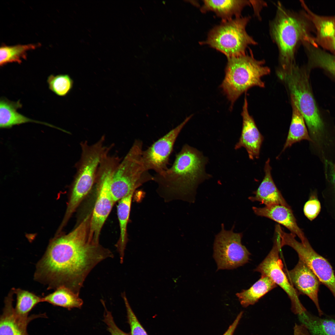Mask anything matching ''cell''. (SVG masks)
I'll return each instance as SVG.
<instances>
[{"label": "cell", "mask_w": 335, "mask_h": 335, "mask_svg": "<svg viewBox=\"0 0 335 335\" xmlns=\"http://www.w3.org/2000/svg\"><path fill=\"white\" fill-rule=\"evenodd\" d=\"M250 2L251 5L252 6L255 10V14L258 17L260 16L259 13L260 11L259 10H261L263 7L266 5V3L263 2H256V1H250Z\"/></svg>", "instance_id": "37"}, {"label": "cell", "mask_w": 335, "mask_h": 335, "mask_svg": "<svg viewBox=\"0 0 335 335\" xmlns=\"http://www.w3.org/2000/svg\"><path fill=\"white\" fill-rule=\"evenodd\" d=\"M298 315L312 335H335V315L324 313L320 317L306 310Z\"/></svg>", "instance_id": "22"}, {"label": "cell", "mask_w": 335, "mask_h": 335, "mask_svg": "<svg viewBox=\"0 0 335 335\" xmlns=\"http://www.w3.org/2000/svg\"><path fill=\"white\" fill-rule=\"evenodd\" d=\"M333 166L334 169V170L335 171V165H334V164H333Z\"/></svg>", "instance_id": "38"}, {"label": "cell", "mask_w": 335, "mask_h": 335, "mask_svg": "<svg viewBox=\"0 0 335 335\" xmlns=\"http://www.w3.org/2000/svg\"><path fill=\"white\" fill-rule=\"evenodd\" d=\"M203 4L200 10L204 13L211 11L221 17L222 21L232 19L233 16L240 17L243 8L251 5L250 1L248 0H203Z\"/></svg>", "instance_id": "21"}, {"label": "cell", "mask_w": 335, "mask_h": 335, "mask_svg": "<svg viewBox=\"0 0 335 335\" xmlns=\"http://www.w3.org/2000/svg\"><path fill=\"white\" fill-rule=\"evenodd\" d=\"M38 44L18 45L12 46H3L0 49V65L10 63L20 64L22 59L26 58L27 52L35 49Z\"/></svg>", "instance_id": "29"}, {"label": "cell", "mask_w": 335, "mask_h": 335, "mask_svg": "<svg viewBox=\"0 0 335 335\" xmlns=\"http://www.w3.org/2000/svg\"><path fill=\"white\" fill-rule=\"evenodd\" d=\"M193 115L154 143L142 153V160L145 169L152 170L160 174L168 169L169 157L175 142L184 127Z\"/></svg>", "instance_id": "13"}, {"label": "cell", "mask_w": 335, "mask_h": 335, "mask_svg": "<svg viewBox=\"0 0 335 335\" xmlns=\"http://www.w3.org/2000/svg\"><path fill=\"white\" fill-rule=\"evenodd\" d=\"M330 166V182L331 185V190L328 192L322 193V197L324 201L329 206L335 208V171L333 164L329 163Z\"/></svg>", "instance_id": "34"}, {"label": "cell", "mask_w": 335, "mask_h": 335, "mask_svg": "<svg viewBox=\"0 0 335 335\" xmlns=\"http://www.w3.org/2000/svg\"><path fill=\"white\" fill-rule=\"evenodd\" d=\"M243 312L241 311L237 315L233 322L230 325L227 329L223 335H233L234 331L243 316Z\"/></svg>", "instance_id": "35"}, {"label": "cell", "mask_w": 335, "mask_h": 335, "mask_svg": "<svg viewBox=\"0 0 335 335\" xmlns=\"http://www.w3.org/2000/svg\"><path fill=\"white\" fill-rule=\"evenodd\" d=\"M252 208L257 215L268 218L286 227L291 233L298 236L301 241L307 239L298 226L291 208L280 205H273L263 208L253 207Z\"/></svg>", "instance_id": "18"}, {"label": "cell", "mask_w": 335, "mask_h": 335, "mask_svg": "<svg viewBox=\"0 0 335 335\" xmlns=\"http://www.w3.org/2000/svg\"><path fill=\"white\" fill-rule=\"evenodd\" d=\"M22 107L20 100L13 101L5 98L0 100V127L10 128L14 125L29 122L44 124L61 130V129L47 123L30 119L19 113L17 110Z\"/></svg>", "instance_id": "20"}, {"label": "cell", "mask_w": 335, "mask_h": 335, "mask_svg": "<svg viewBox=\"0 0 335 335\" xmlns=\"http://www.w3.org/2000/svg\"><path fill=\"white\" fill-rule=\"evenodd\" d=\"M250 19L249 16L240 17L222 21L211 30L206 41L201 44L208 45L227 58L245 54L248 45L257 44L246 31Z\"/></svg>", "instance_id": "8"}, {"label": "cell", "mask_w": 335, "mask_h": 335, "mask_svg": "<svg viewBox=\"0 0 335 335\" xmlns=\"http://www.w3.org/2000/svg\"><path fill=\"white\" fill-rule=\"evenodd\" d=\"M293 335H312L308 329L302 325H297L293 327Z\"/></svg>", "instance_id": "36"}, {"label": "cell", "mask_w": 335, "mask_h": 335, "mask_svg": "<svg viewBox=\"0 0 335 335\" xmlns=\"http://www.w3.org/2000/svg\"><path fill=\"white\" fill-rule=\"evenodd\" d=\"M290 100L292 110L291 121L282 151L294 143L303 140L312 141L309 135L303 115L294 102Z\"/></svg>", "instance_id": "24"}, {"label": "cell", "mask_w": 335, "mask_h": 335, "mask_svg": "<svg viewBox=\"0 0 335 335\" xmlns=\"http://www.w3.org/2000/svg\"><path fill=\"white\" fill-rule=\"evenodd\" d=\"M13 288L16 296L15 311L20 317H28L32 309L38 303L43 302L42 297L32 293L20 288Z\"/></svg>", "instance_id": "28"}, {"label": "cell", "mask_w": 335, "mask_h": 335, "mask_svg": "<svg viewBox=\"0 0 335 335\" xmlns=\"http://www.w3.org/2000/svg\"><path fill=\"white\" fill-rule=\"evenodd\" d=\"M250 54L228 58L225 75L220 87L231 102L230 109L238 98L253 87L263 88L262 78L269 74L270 68L264 60H257Z\"/></svg>", "instance_id": "5"}, {"label": "cell", "mask_w": 335, "mask_h": 335, "mask_svg": "<svg viewBox=\"0 0 335 335\" xmlns=\"http://www.w3.org/2000/svg\"><path fill=\"white\" fill-rule=\"evenodd\" d=\"M272 248L267 256L255 269L261 275L269 277L287 294L291 304L292 312L297 315L307 310L301 303L299 293L288 280L283 270V264L279 257L281 248L280 239L275 232Z\"/></svg>", "instance_id": "12"}, {"label": "cell", "mask_w": 335, "mask_h": 335, "mask_svg": "<svg viewBox=\"0 0 335 335\" xmlns=\"http://www.w3.org/2000/svg\"><path fill=\"white\" fill-rule=\"evenodd\" d=\"M12 288L5 298L4 306L0 316V335H29L27 332V326L32 320L38 318H45V314L32 315L27 318L18 315L13 306Z\"/></svg>", "instance_id": "16"}, {"label": "cell", "mask_w": 335, "mask_h": 335, "mask_svg": "<svg viewBox=\"0 0 335 335\" xmlns=\"http://www.w3.org/2000/svg\"><path fill=\"white\" fill-rule=\"evenodd\" d=\"M303 9L302 12L310 21L316 30L315 41L324 49L335 55V16H325L312 12L303 1H300Z\"/></svg>", "instance_id": "17"}, {"label": "cell", "mask_w": 335, "mask_h": 335, "mask_svg": "<svg viewBox=\"0 0 335 335\" xmlns=\"http://www.w3.org/2000/svg\"><path fill=\"white\" fill-rule=\"evenodd\" d=\"M292 233L284 231L280 234L282 247L288 245L297 253L302 260L317 277L320 283L326 286L335 298V275L331 265L325 258L313 249L307 239L299 242Z\"/></svg>", "instance_id": "11"}, {"label": "cell", "mask_w": 335, "mask_h": 335, "mask_svg": "<svg viewBox=\"0 0 335 335\" xmlns=\"http://www.w3.org/2000/svg\"><path fill=\"white\" fill-rule=\"evenodd\" d=\"M321 210V203L317 192L314 191L311 193L309 199L304 205V214L310 221H312L317 217Z\"/></svg>", "instance_id": "32"}, {"label": "cell", "mask_w": 335, "mask_h": 335, "mask_svg": "<svg viewBox=\"0 0 335 335\" xmlns=\"http://www.w3.org/2000/svg\"><path fill=\"white\" fill-rule=\"evenodd\" d=\"M226 230L221 225V231L215 236L213 246V257L217 270L232 269L248 263L251 254L241 243L242 233Z\"/></svg>", "instance_id": "10"}, {"label": "cell", "mask_w": 335, "mask_h": 335, "mask_svg": "<svg viewBox=\"0 0 335 335\" xmlns=\"http://www.w3.org/2000/svg\"><path fill=\"white\" fill-rule=\"evenodd\" d=\"M277 7L270 31L278 48L279 67L284 68L296 63L295 53L300 44L307 42L317 44L310 34L312 23L302 12L298 13L288 10L280 2Z\"/></svg>", "instance_id": "3"}, {"label": "cell", "mask_w": 335, "mask_h": 335, "mask_svg": "<svg viewBox=\"0 0 335 335\" xmlns=\"http://www.w3.org/2000/svg\"><path fill=\"white\" fill-rule=\"evenodd\" d=\"M119 163L117 157L106 155L102 159L98 169L96 181L97 195L91 214L88 234L89 241L95 244H99L101 230L115 203L111 194L110 185Z\"/></svg>", "instance_id": "9"}, {"label": "cell", "mask_w": 335, "mask_h": 335, "mask_svg": "<svg viewBox=\"0 0 335 335\" xmlns=\"http://www.w3.org/2000/svg\"><path fill=\"white\" fill-rule=\"evenodd\" d=\"M206 162L200 152L185 145L172 166L154 176L159 193L166 201L176 199L193 201L198 185L209 176L205 171Z\"/></svg>", "instance_id": "2"}, {"label": "cell", "mask_w": 335, "mask_h": 335, "mask_svg": "<svg viewBox=\"0 0 335 335\" xmlns=\"http://www.w3.org/2000/svg\"><path fill=\"white\" fill-rule=\"evenodd\" d=\"M277 285L268 276L261 275L260 278L250 288L236 294L241 306L246 308L257 302Z\"/></svg>", "instance_id": "23"}, {"label": "cell", "mask_w": 335, "mask_h": 335, "mask_svg": "<svg viewBox=\"0 0 335 335\" xmlns=\"http://www.w3.org/2000/svg\"><path fill=\"white\" fill-rule=\"evenodd\" d=\"M269 158L266 161L264 168L265 176L257 190L254 192V196L249 197L252 201H258L266 206L280 205L291 208L277 188L273 179L271 168Z\"/></svg>", "instance_id": "19"}, {"label": "cell", "mask_w": 335, "mask_h": 335, "mask_svg": "<svg viewBox=\"0 0 335 335\" xmlns=\"http://www.w3.org/2000/svg\"><path fill=\"white\" fill-rule=\"evenodd\" d=\"M142 145L141 141L136 140L114 173L110 190L115 202L134 193L143 184L154 180L142 162Z\"/></svg>", "instance_id": "7"}, {"label": "cell", "mask_w": 335, "mask_h": 335, "mask_svg": "<svg viewBox=\"0 0 335 335\" xmlns=\"http://www.w3.org/2000/svg\"><path fill=\"white\" fill-rule=\"evenodd\" d=\"M133 193H132L119 200L117 206L120 236L116 246L119 254L121 263L123 262L125 250L127 242V226Z\"/></svg>", "instance_id": "25"}, {"label": "cell", "mask_w": 335, "mask_h": 335, "mask_svg": "<svg viewBox=\"0 0 335 335\" xmlns=\"http://www.w3.org/2000/svg\"><path fill=\"white\" fill-rule=\"evenodd\" d=\"M334 50L335 51V42L334 43Z\"/></svg>", "instance_id": "39"}, {"label": "cell", "mask_w": 335, "mask_h": 335, "mask_svg": "<svg viewBox=\"0 0 335 335\" xmlns=\"http://www.w3.org/2000/svg\"><path fill=\"white\" fill-rule=\"evenodd\" d=\"M248 105L245 95L241 113L243 118L242 132L234 149L237 150L244 147L249 159L253 160L259 157L264 137L257 128L253 118L249 113Z\"/></svg>", "instance_id": "15"}, {"label": "cell", "mask_w": 335, "mask_h": 335, "mask_svg": "<svg viewBox=\"0 0 335 335\" xmlns=\"http://www.w3.org/2000/svg\"><path fill=\"white\" fill-rule=\"evenodd\" d=\"M284 271L289 282L298 293L308 297L315 305L319 316H322L324 313L319 306L318 297L320 283L311 270L299 258L293 269H284Z\"/></svg>", "instance_id": "14"}, {"label": "cell", "mask_w": 335, "mask_h": 335, "mask_svg": "<svg viewBox=\"0 0 335 335\" xmlns=\"http://www.w3.org/2000/svg\"><path fill=\"white\" fill-rule=\"evenodd\" d=\"M47 83L49 89L60 96H64L69 94L74 85L73 80L67 74L50 75L47 78Z\"/></svg>", "instance_id": "30"}, {"label": "cell", "mask_w": 335, "mask_h": 335, "mask_svg": "<svg viewBox=\"0 0 335 335\" xmlns=\"http://www.w3.org/2000/svg\"><path fill=\"white\" fill-rule=\"evenodd\" d=\"M42 298L43 302H47L53 306L62 307L69 310L74 308H80L83 304L79 295L64 286L58 288L54 292Z\"/></svg>", "instance_id": "27"}, {"label": "cell", "mask_w": 335, "mask_h": 335, "mask_svg": "<svg viewBox=\"0 0 335 335\" xmlns=\"http://www.w3.org/2000/svg\"><path fill=\"white\" fill-rule=\"evenodd\" d=\"M105 137L89 145L87 141L80 144L81 153L77 164V171L66 210L72 214L82 200L92 189L96 182L98 169L101 161L111 146L104 145Z\"/></svg>", "instance_id": "6"}, {"label": "cell", "mask_w": 335, "mask_h": 335, "mask_svg": "<svg viewBox=\"0 0 335 335\" xmlns=\"http://www.w3.org/2000/svg\"><path fill=\"white\" fill-rule=\"evenodd\" d=\"M303 45L307 55L309 65L321 68L335 77V55L309 42H305Z\"/></svg>", "instance_id": "26"}, {"label": "cell", "mask_w": 335, "mask_h": 335, "mask_svg": "<svg viewBox=\"0 0 335 335\" xmlns=\"http://www.w3.org/2000/svg\"><path fill=\"white\" fill-rule=\"evenodd\" d=\"M104 308L103 321L107 325V330L111 335H131L127 333L119 328L115 324L111 313L107 309L105 302L103 300H100Z\"/></svg>", "instance_id": "33"}, {"label": "cell", "mask_w": 335, "mask_h": 335, "mask_svg": "<svg viewBox=\"0 0 335 335\" xmlns=\"http://www.w3.org/2000/svg\"><path fill=\"white\" fill-rule=\"evenodd\" d=\"M308 72L296 63L285 67H279L276 70V75L284 85L290 100L303 115L310 133L317 138L323 131L324 124L311 91Z\"/></svg>", "instance_id": "4"}, {"label": "cell", "mask_w": 335, "mask_h": 335, "mask_svg": "<svg viewBox=\"0 0 335 335\" xmlns=\"http://www.w3.org/2000/svg\"><path fill=\"white\" fill-rule=\"evenodd\" d=\"M91 213L69 233L51 240L36 265L35 280L56 289L67 287L79 295L86 277L98 263L114 255L100 244L90 242Z\"/></svg>", "instance_id": "1"}, {"label": "cell", "mask_w": 335, "mask_h": 335, "mask_svg": "<svg viewBox=\"0 0 335 335\" xmlns=\"http://www.w3.org/2000/svg\"><path fill=\"white\" fill-rule=\"evenodd\" d=\"M121 296L124 302L126 309L127 319L130 327L131 335H148L132 310L125 292L122 293Z\"/></svg>", "instance_id": "31"}]
</instances>
